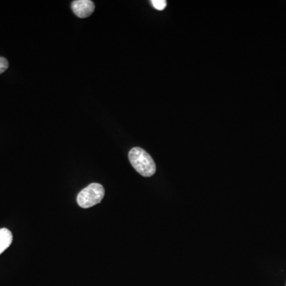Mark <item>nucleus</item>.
<instances>
[{"instance_id": "nucleus-6", "label": "nucleus", "mask_w": 286, "mask_h": 286, "mask_svg": "<svg viewBox=\"0 0 286 286\" xmlns=\"http://www.w3.org/2000/svg\"><path fill=\"white\" fill-rule=\"evenodd\" d=\"M8 66H9V64H8L7 60L4 57H0V74L5 72L7 69Z\"/></svg>"}, {"instance_id": "nucleus-1", "label": "nucleus", "mask_w": 286, "mask_h": 286, "mask_svg": "<svg viewBox=\"0 0 286 286\" xmlns=\"http://www.w3.org/2000/svg\"><path fill=\"white\" fill-rule=\"evenodd\" d=\"M128 156L131 166L142 177H151L155 173V163L146 150L134 147L130 150Z\"/></svg>"}, {"instance_id": "nucleus-4", "label": "nucleus", "mask_w": 286, "mask_h": 286, "mask_svg": "<svg viewBox=\"0 0 286 286\" xmlns=\"http://www.w3.org/2000/svg\"><path fill=\"white\" fill-rule=\"evenodd\" d=\"M13 241L11 232L6 228L0 229V255L6 251Z\"/></svg>"}, {"instance_id": "nucleus-2", "label": "nucleus", "mask_w": 286, "mask_h": 286, "mask_svg": "<svg viewBox=\"0 0 286 286\" xmlns=\"http://www.w3.org/2000/svg\"><path fill=\"white\" fill-rule=\"evenodd\" d=\"M105 191L103 185L92 183L80 192L77 196V203L82 209H88L101 202Z\"/></svg>"}, {"instance_id": "nucleus-5", "label": "nucleus", "mask_w": 286, "mask_h": 286, "mask_svg": "<svg viewBox=\"0 0 286 286\" xmlns=\"http://www.w3.org/2000/svg\"><path fill=\"white\" fill-rule=\"evenodd\" d=\"M151 3L156 10H164L167 6V2L166 0H152Z\"/></svg>"}, {"instance_id": "nucleus-3", "label": "nucleus", "mask_w": 286, "mask_h": 286, "mask_svg": "<svg viewBox=\"0 0 286 286\" xmlns=\"http://www.w3.org/2000/svg\"><path fill=\"white\" fill-rule=\"evenodd\" d=\"M71 6L73 13L80 18H88L95 10V4L91 0H76Z\"/></svg>"}]
</instances>
